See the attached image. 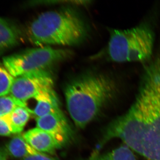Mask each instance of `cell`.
<instances>
[{
  "label": "cell",
  "mask_w": 160,
  "mask_h": 160,
  "mask_svg": "<svg viewBox=\"0 0 160 160\" xmlns=\"http://www.w3.org/2000/svg\"><path fill=\"white\" fill-rule=\"evenodd\" d=\"M23 136L32 147L41 153L53 152L61 146L52 136L38 127L28 130Z\"/></svg>",
  "instance_id": "cell-8"
},
{
  "label": "cell",
  "mask_w": 160,
  "mask_h": 160,
  "mask_svg": "<svg viewBox=\"0 0 160 160\" xmlns=\"http://www.w3.org/2000/svg\"><path fill=\"white\" fill-rule=\"evenodd\" d=\"M30 113L26 107H17L9 114L13 134H18L23 131L30 118Z\"/></svg>",
  "instance_id": "cell-12"
},
{
  "label": "cell",
  "mask_w": 160,
  "mask_h": 160,
  "mask_svg": "<svg viewBox=\"0 0 160 160\" xmlns=\"http://www.w3.org/2000/svg\"><path fill=\"white\" fill-rule=\"evenodd\" d=\"M82 19L69 9L43 12L30 24L29 39L38 46H73L82 42L87 35Z\"/></svg>",
  "instance_id": "cell-4"
},
{
  "label": "cell",
  "mask_w": 160,
  "mask_h": 160,
  "mask_svg": "<svg viewBox=\"0 0 160 160\" xmlns=\"http://www.w3.org/2000/svg\"><path fill=\"white\" fill-rule=\"evenodd\" d=\"M34 99L36 100L37 104L30 113L36 118L52 113H62L53 89L42 92Z\"/></svg>",
  "instance_id": "cell-9"
},
{
  "label": "cell",
  "mask_w": 160,
  "mask_h": 160,
  "mask_svg": "<svg viewBox=\"0 0 160 160\" xmlns=\"http://www.w3.org/2000/svg\"><path fill=\"white\" fill-rule=\"evenodd\" d=\"M12 133L9 115L0 117V135L8 136Z\"/></svg>",
  "instance_id": "cell-16"
},
{
  "label": "cell",
  "mask_w": 160,
  "mask_h": 160,
  "mask_svg": "<svg viewBox=\"0 0 160 160\" xmlns=\"http://www.w3.org/2000/svg\"><path fill=\"white\" fill-rule=\"evenodd\" d=\"M157 22L156 17L151 13L130 28L109 29L106 49L109 61L120 64L147 62L156 47Z\"/></svg>",
  "instance_id": "cell-3"
},
{
  "label": "cell",
  "mask_w": 160,
  "mask_h": 160,
  "mask_svg": "<svg viewBox=\"0 0 160 160\" xmlns=\"http://www.w3.org/2000/svg\"><path fill=\"white\" fill-rule=\"evenodd\" d=\"M124 79L105 72L87 73L69 82L65 89L67 109L76 126L85 127L122 92Z\"/></svg>",
  "instance_id": "cell-2"
},
{
  "label": "cell",
  "mask_w": 160,
  "mask_h": 160,
  "mask_svg": "<svg viewBox=\"0 0 160 160\" xmlns=\"http://www.w3.org/2000/svg\"><path fill=\"white\" fill-rule=\"evenodd\" d=\"M6 152L12 157L22 158L40 152L32 147L23 136L19 134L14 136L7 144Z\"/></svg>",
  "instance_id": "cell-11"
},
{
  "label": "cell",
  "mask_w": 160,
  "mask_h": 160,
  "mask_svg": "<svg viewBox=\"0 0 160 160\" xmlns=\"http://www.w3.org/2000/svg\"><path fill=\"white\" fill-rule=\"evenodd\" d=\"M19 38L18 28L7 20L0 17V52L17 45Z\"/></svg>",
  "instance_id": "cell-10"
},
{
  "label": "cell",
  "mask_w": 160,
  "mask_h": 160,
  "mask_svg": "<svg viewBox=\"0 0 160 160\" xmlns=\"http://www.w3.org/2000/svg\"><path fill=\"white\" fill-rule=\"evenodd\" d=\"M71 51L42 46L27 49L4 58L3 64L14 78L38 70L70 57Z\"/></svg>",
  "instance_id": "cell-5"
},
{
  "label": "cell",
  "mask_w": 160,
  "mask_h": 160,
  "mask_svg": "<svg viewBox=\"0 0 160 160\" xmlns=\"http://www.w3.org/2000/svg\"><path fill=\"white\" fill-rule=\"evenodd\" d=\"M36 124L38 128L49 133L61 146L69 139L71 131L62 113H52L37 118Z\"/></svg>",
  "instance_id": "cell-7"
},
{
  "label": "cell",
  "mask_w": 160,
  "mask_h": 160,
  "mask_svg": "<svg viewBox=\"0 0 160 160\" xmlns=\"http://www.w3.org/2000/svg\"><path fill=\"white\" fill-rule=\"evenodd\" d=\"M53 81L46 70H38L15 78L9 95L26 106L42 92L53 89Z\"/></svg>",
  "instance_id": "cell-6"
},
{
  "label": "cell",
  "mask_w": 160,
  "mask_h": 160,
  "mask_svg": "<svg viewBox=\"0 0 160 160\" xmlns=\"http://www.w3.org/2000/svg\"><path fill=\"white\" fill-rule=\"evenodd\" d=\"M138 82L131 106L107 126L101 143L120 140L146 160H160V42Z\"/></svg>",
  "instance_id": "cell-1"
},
{
  "label": "cell",
  "mask_w": 160,
  "mask_h": 160,
  "mask_svg": "<svg viewBox=\"0 0 160 160\" xmlns=\"http://www.w3.org/2000/svg\"><path fill=\"white\" fill-rule=\"evenodd\" d=\"M21 160H57L54 158L51 157L44 153H37L22 158Z\"/></svg>",
  "instance_id": "cell-17"
},
{
  "label": "cell",
  "mask_w": 160,
  "mask_h": 160,
  "mask_svg": "<svg viewBox=\"0 0 160 160\" xmlns=\"http://www.w3.org/2000/svg\"><path fill=\"white\" fill-rule=\"evenodd\" d=\"M26 106L11 96L0 97V117L10 114L17 107Z\"/></svg>",
  "instance_id": "cell-15"
},
{
  "label": "cell",
  "mask_w": 160,
  "mask_h": 160,
  "mask_svg": "<svg viewBox=\"0 0 160 160\" xmlns=\"http://www.w3.org/2000/svg\"><path fill=\"white\" fill-rule=\"evenodd\" d=\"M134 153L123 144L111 151L95 156L90 160H138Z\"/></svg>",
  "instance_id": "cell-13"
},
{
  "label": "cell",
  "mask_w": 160,
  "mask_h": 160,
  "mask_svg": "<svg viewBox=\"0 0 160 160\" xmlns=\"http://www.w3.org/2000/svg\"><path fill=\"white\" fill-rule=\"evenodd\" d=\"M14 78L0 62V97L9 94Z\"/></svg>",
  "instance_id": "cell-14"
},
{
  "label": "cell",
  "mask_w": 160,
  "mask_h": 160,
  "mask_svg": "<svg viewBox=\"0 0 160 160\" xmlns=\"http://www.w3.org/2000/svg\"><path fill=\"white\" fill-rule=\"evenodd\" d=\"M7 155L6 151L0 150V160H7Z\"/></svg>",
  "instance_id": "cell-18"
}]
</instances>
